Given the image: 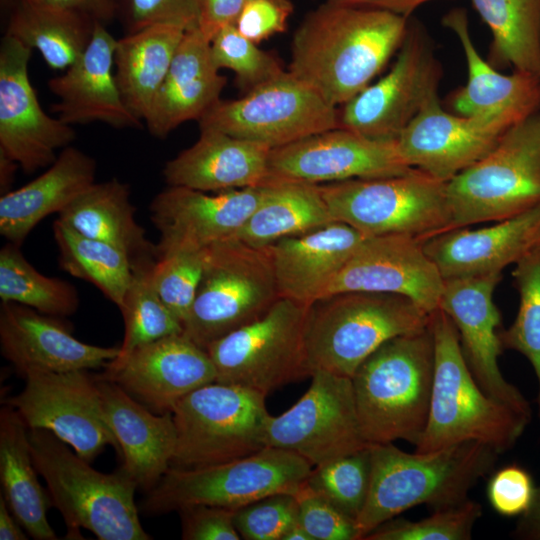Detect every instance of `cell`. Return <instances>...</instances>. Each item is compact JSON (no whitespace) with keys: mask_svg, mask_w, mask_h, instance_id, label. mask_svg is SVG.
<instances>
[{"mask_svg":"<svg viewBox=\"0 0 540 540\" xmlns=\"http://www.w3.org/2000/svg\"><path fill=\"white\" fill-rule=\"evenodd\" d=\"M15 2L16 0H0L2 11L9 13Z\"/></svg>","mask_w":540,"mask_h":540,"instance_id":"obj_60","label":"cell"},{"mask_svg":"<svg viewBox=\"0 0 540 540\" xmlns=\"http://www.w3.org/2000/svg\"><path fill=\"white\" fill-rule=\"evenodd\" d=\"M331 222L334 220L318 184L272 180L267 183L264 199L234 238L264 248Z\"/></svg>","mask_w":540,"mask_h":540,"instance_id":"obj_36","label":"cell"},{"mask_svg":"<svg viewBox=\"0 0 540 540\" xmlns=\"http://www.w3.org/2000/svg\"><path fill=\"white\" fill-rule=\"evenodd\" d=\"M113 2V1H112Z\"/></svg>","mask_w":540,"mask_h":540,"instance_id":"obj_63","label":"cell"},{"mask_svg":"<svg viewBox=\"0 0 540 540\" xmlns=\"http://www.w3.org/2000/svg\"><path fill=\"white\" fill-rule=\"evenodd\" d=\"M512 125L500 117L449 113L436 96L396 141L408 166L448 182L486 156Z\"/></svg>","mask_w":540,"mask_h":540,"instance_id":"obj_21","label":"cell"},{"mask_svg":"<svg viewBox=\"0 0 540 540\" xmlns=\"http://www.w3.org/2000/svg\"><path fill=\"white\" fill-rule=\"evenodd\" d=\"M443 286L444 279L422 241L389 234L366 237L344 264L327 295L345 291L399 294L432 314L439 308Z\"/></svg>","mask_w":540,"mask_h":540,"instance_id":"obj_22","label":"cell"},{"mask_svg":"<svg viewBox=\"0 0 540 540\" xmlns=\"http://www.w3.org/2000/svg\"><path fill=\"white\" fill-rule=\"evenodd\" d=\"M451 229L540 205V111L510 126L482 159L446 183Z\"/></svg>","mask_w":540,"mask_h":540,"instance_id":"obj_7","label":"cell"},{"mask_svg":"<svg viewBox=\"0 0 540 540\" xmlns=\"http://www.w3.org/2000/svg\"><path fill=\"white\" fill-rule=\"evenodd\" d=\"M206 249L177 250L156 257L154 285L169 311L182 324L186 321L201 280Z\"/></svg>","mask_w":540,"mask_h":540,"instance_id":"obj_46","label":"cell"},{"mask_svg":"<svg viewBox=\"0 0 540 540\" xmlns=\"http://www.w3.org/2000/svg\"><path fill=\"white\" fill-rule=\"evenodd\" d=\"M280 294L268 247L236 238L206 248L204 268L183 334L206 350L262 317Z\"/></svg>","mask_w":540,"mask_h":540,"instance_id":"obj_9","label":"cell"},{"mask_svg":"<svg viewBox=\"0 0 540 540\" xmlns=\"http://www.w3.org/2000/svg\"><path fill=\"white\" fill-rule=\"evenodd\" d=\"M532 249H540V232L534 242V245H533V248Z\"/></svg>","mask_w":540,"mask_h":540,"instance_id":"obj_61","label":"cell"},{"mask_svg":"<svg viewBox=\"0 0 540 540\" xmlns=\"http://www.w3.org/2000/svg\"><path fill=\"white\" fill-rule=\"evenodd\" d=\"M409 24L388 11L326 0L296 29L288 71L330 105H344L398 52Z\"/></svg>","mask_w":540,"mask_h":540,"instance_id":"obj_1","label":"cell"},{"mask_svg":"<svg viewBox=\"0 0 540 540\" xmlns=\"http://www.w3.org/2000/svg\"><path fill=\"white\" fill-rule=\"evenodd\" d=\"M519 294V308L514 322L500 331L504 349L524 355L535 372L539 392L540 418V249H531L516 263L512 272Z\"/></svg>","mask_w":540,"mask_h":540,"instance_id":"obj_42","label":"cell"},{"mask_svg":"<svg viewBox=\"0 0 540 540\" xmlns=\"http://www.w3.org/2000/svg\"><path fill=\"white\" fill-rule=\"evenodd\" d=\"M225 85L210 41L198 28L185 31L144 121L148 131L163 139L184 122L199 121L220 100Z\"/></svg>","mask_w":540,"mask_h":540,"instance_id":"obj_31","label":"cell"},{"mask_svg":"<svg viewBox=\"0 0 540 540\" xmlns=\"http://www.w3.org/2000/svg\"><path fill=\"white\" fill-rule=\"evenodd\" d=\"M540 232V205L479 228L450 229L423 242L443 279L502 273L533 248Z\"/></svg>","mask_w":540,"mask_h":540,"instance_id":"obj_27","label":"cell"},{"mask_svg":"<svg viewBox=\"0 0 540 540\" xmlns=\"http://www.w3.org/2000/svg\"><path fill=\"white\" fill-rule=\"evenodd\" d=\"M32 48L4 34L0 43V153L25 173L49 167L76 137L71 125L48 115L29 78Z\"/></svg>","mask_w":540,"mask_h":540,"instance_id":"obj_17","label":"cell"},{"mask_svg":"<svg viewBox=\"0 0 540 540\" xmlns=\"http://www.w3.org/2000/svg\"><path fill=\"white\" fill-rule=\"evenodd\" d=\"M365 238L350 225L334 221L269 245L280 297L309 307L326 296L344 264Z\"/></svg>","mask_w":540,"mask_h":540,"instance_id":"obj_28","label":"cell"},{"mask_svg":"<svg viewBox=\"0 0 540 540\" xmlns=\"http://www.w3.org/2000/svg\"><path fill=\"white\" fill-rule=\"evenodd\" d=\"M512 535L517 539L540 540V486L536 487L532 504L521 515Z\"/></svg>","mask_w":540,"mask_h":540,"instance_id":"obj_56","label":"cell"},{"mask_svg":"<svg viewBox=\"0 0 540 540\" xmlns=\"http://www.w3.org/2000/svg\"><path fill=\"white\" fill-rule=\"evenodd\" d=\"M442 67L431 38L410 22L387 74L339 110V127L373 139L395 140L424 106L438 96Z\"/></svg>","mask_w":540,"mask_h":540,"instance_id":"obj_14","label":"cell"},{"mask_svg":"<svg viewBox=\"0 0 540 540\" xmlns=\"http://www.w3.org/2000/svg\"><path fill=\"white\" fill-rule=\"evenodd\" d=\"M247 0H200L197 28L211 40L225 27L235 25Z\"/></svg>","mask_w":540,"mask_h":540,"instance_id":"obj_53","label":"cell"},{"mask_svg":"<svg viewBox=\"0 0 540 540\" xmlns=\"http://www.w3.org/2000/svg\"><path fill=\"white\" fill-rule=\"evenodd\" d=\"M28 4L80 13L104 24L115 18L112 0H22Z\"/></svg>","mask_w":540,"mask_h":540,"instance_id":"obj_54","label":"cell"},{"mask_svg":"<svg viewBox=\"0 0 540 540\" xmlns=\"http://www.w3.org/2000/svg\"><path fill=\"white\" fill-rule=\"evenodd\" d=\"M0 299L62 318L74 314L79 306L73 284L43 275L26 260L20 245L10 242L0 250Z\"/></svg>","mask_w":540,"mask_h":540,"instance_id":"obj_41","label":"cell"},{"mask_svg":"<svg viewBox=\"0 0 540 540\" xmlns=\"http://www.w3.org/2000/svg\"><path fill=\"white\" fill-rule=\"evenodd\" d=\"M312 468L298 454L270 446L221 464L170 467L147 492L140 510L160 515L198 504L236 510L271 494H296Z\"/></svg>","mask_w":540,"mask_h":540,"instance_id":"obj_10","label":"cell"},{"mask_svg":"<svg viewBox=\"0 0 540 540\" xmlns=\"http://www.w3.org/2000/svg\"><path fill=\"white\" fill-rule=\"evenodd\" d=\"M370 451L369 492L356 520L361 539L414 506L424 504L436 511L464 503L499 455L475 441L429 453L404 452L393 442L370 444Z\"/></svg>","mask_w":540,"mask_h":540,"instance_id":"obj_2","label":"cell"},{"mask_svg":"<svg viewBox=\"0 0 540 540\" xmlns=\"http://www.w3.org/2000/svg\"><path fill=\"white\" fill-rule=\"evenodd\" d=\"M446 183L412 168L318 186L334 221L366 237L401 234L424 242L451 229Z\"/></svg>","mask_w":540,"mask_h":540,"instance_id":"obj_8","label":"cell"},{"mask_svg":"<svg viewBox=\"0 0 540 540\" xmlns=\"http://www.w3.org/2000/svg\"><path fill=\"white\" fill-rule=\"evenodd\" d=\"M185 30L155 24L117 39L115 79L127 108L141 121L148 116Z\"/></svg>","mask_w":540,"mask_h":540,"instance_id":"obj_35","label":"cell"},{"mask_svg":"<svg viewBox=\"0 0 540 540\" xmlns=\"http://www.w3.org/2000/svg\"><path fill=\"white\" fill-rule=\"evenodd\" d=\"M265 145L213 129H200L198 140L166 162L162 174L169 186L204 192L263 186L269 181Z\"/></svg>","mask_w":540,"mask_h":540,"instance_id":"obj_29","label":"cell"},{"mask_svg":"<svg viewBox=\"0 0 540 540\" xmlns=\"http://www.w3.org/2000/svg\"><path fill=\"white\" fill-rule=\"evenodd\" d=\"M411 169L396 139H373L340 127L271 149L269 155V181L322 184L394 176Z\"/></svg>","mask_w":540,"mask_h":540,"instance_id":"obj_18","label":"cell"},{"mask_svg":"<svg viewBox=\"0 0 540 540\" xmlns=\"http://www.w3.org/2000/svg\"><path fill=\"white\" fill-rule=\"evenodd\" d=\"M33 463L28 427L17 411L4 404L0 410V482L3 497L21 526L37 540H55L48 522L52 505Z\"/></svg>","mask_w":540,"mask_h":540,"instance_id":"obj_33","label":"cell"},{"mask_svg":"<svg viewBox=\"0 0 540 540\" xmlns=\"http://www.w3.org/2000/svg\"><path fill=\"white\" fill-rule=\"evenodd\" d=\"M29 535L9 509L3 495H0V539L26 540Z\"/></svg>","mask_w":540,"mask_h":540,"instance_id":"obj_57","label":"cell"},{"mask_svg":"<svg viewBox=\"0 0 540 540\" xmlns=\"http://www.w3.org/2000/svg\"><path fill=\"white\" fill-rule=\"evenodd\" d=\"M184 540H239L233 521L234 510L198 504L178 511Z\"/></svg>","mask_w":540,"mask_h":540,"instance_id":"obj_51","label":"cell"},{"mask_svg":"<svg viewBox=\"0 0 540 540\" xmlns=\"http://www.w3.org/2000/svg\"><path fill=\"white\" fill-rule=\"evenodd\" d=\"M370 476L369 445L354 453L315 466L304 484L356 521L367 500Z\"/></svg>","mask_w":540,"mask_h":540,"instance_id":"obj_43","label":"cell"},{"mask_svg":"<svg viewBox=\"0 0 540 540\" xmlns=\"http://www.w3.org/2000/svg\"><path fill=\"white\" fill-rule=\"evenodd\" d=\"M18 167L19 165L15 161L0 153V188L2 194L11 191L10 186Z\"/></svg>","mask_w":540,"mask_h":540,"instance_id":"obj_58","label":"cell"},{"mask_svg":"<svg viewBox=\"0 0 540 540\" xmlns=\"http://www.w3.org/2000/svg\"><path fill=\"white\" fill-rule=\"evenodd\" d=\"M266 395L234 384L212 382L173 408L177 443L170 467L199 468L249 456L264 447L270 415Z\"/></svg>","mask_w":540,"mask_h":540,"instance_id":"obj_11","label":"cell"},{"mask_svg":"<svg viewBox=\"0 0 540 540\" xmlns=\"http://www.w3.org/2000/svg\"><path fill=\"white\" fill-rule=\"evenodd\" d=\"M213 129L270 149L339 127V109L289 71L247 92L213 105L200 119Z\"/></svg>","mask_w":540,"mask_h":540,"instance_id":"obj_13","label":"cell"},{"mask_svg":"<svg viewBox=\"0 0 540 540\" xmlns=\"http://www.w3.org/2000/svg\"><path fill=\"white\" fill-rule=\"evenodd\" d=\"M216 376L208 352L183 332L146 344L97 375L157 414L172 412L182 398L215 382Z\"/></svg>","mask_w":540,"mask_h":540,"instance_id":"obj_23","label":"cell"},{"mask_svg":"<svg viewBox=\"0 0 540 540\" xmlns=\"http://www.w3.org/2000/svg\"><path fill=\"white\" fill-rule=\"evenodd\" d=\"M272 1H276L278 3H283V4H291V0H272Z\"/></svg>","mask_w":540,"mask_h":540,"instance_id":"obj_62","label":"cell"},{"mask_svg":"<svg viewBox=\"0 0 540 540\" xmlns=\"http://www.w3.org/2000/svg\"><path fill=\"white\" fill-rule=\"evenodd\" d=\"M306 393L287 411L269 415L265 446L291 451L318 466L366 448L352 379L324 370L311 375Z\"/></svg>","mask_w":540,"mask_h":540,"instance_id":"obj_15","label":"cell"},{"mask_svg":"<svg viewBox=\"0 0 540 540\" xmlns=\"http://www.w3.org/2000/svg\"><path fill=\"white\" fill-rule=\"evenodd\" d=\"M155 262V256L131 260L132 277L119 308L124 321V338L119 355L106 365H118L134 350L183 332L182 324L157 293L153 280Z\"/></svg>","mask_w":540,"mask_h":540,"instance_id":"obj_40","label":"cell"},{"mask_svg":"<svg viewBox=\"0 0 540 540\" xmlns=\"http://www.w3.org/2000/svg\"><path fill=\"white\" fill-rule=\"evenodd\" d=\"M96 161L71 145L38 177L0 197V234L21 245L47 216L62 212L95 183Z\"/></svg>","mask_w":540,"mask_h":540,"instance_id":"obj_32","label":"cell"},{"mask_svg":"<svg viewBox=\"0 0 540 540\" xmlns=\"http://www.w3.org/2000/svg\"><path fill=\"white\" fill-rule=\"evenodd\" d=\"M281 540H312L299 521L294 523L283 535Z\"/></svg>","mask_w":540,"mask_h":540,"instance_id":"obj_59","label":"cell"},{"mask_svg":"<svg viewBox=\"0 0 540 540\" xmlns=\"http://www.w3.org/2000/svg\"><path fill=\"white\" fill-rule=\"evenodd\" d=\"M308 307L279 298L259 319L214 341L207 348L216 382L267 395L311 377L306 350Z\"/></svg>","mask_w":540,"mask_h":540,"instance_id":"obj_12","label":"cell"},{"mask_svg":"<svg viewBox=\"0 0 540 540\" xmlns=\"http://www.w3.org/2000/svg\"><path fill=\"white\" fill-rule=\"evenodd\" d=\"M61 318L21 304L1 302V353L19 375L104 367L119 355L120 346L103 347L78 340L72 327Z\"/></svg>","mask_w":540,"mask_h":540,"instance_id":"obj_24","label":"cell"},{"mask_svg":"<svg viewBox=\"0 0 540 540\" xmlns=\"http://www.w3.org/2000/svg\"><path fill=\"white\" fill-rule=\"evenodd\" d=\"M267 192L258 187L208 192L169 186L149 206L152 223L159 231L156 257L177 250H201L234 238Z\"/></svg>","mask_w":540,"mask_h":540,"instance_id":"obj_20","label":"cell"},{"mask_svg":"<svg viewBox=\"0 0 540 540\" xmlns=\"http://www.w3.org/2000/svg\"><path fill=\"white\" fill-rule=\"evenodd\" d=\"M492 34L489 63L540 78V0H471Z\"/></svg>","mask_w":540,"mask_h":540,"instance_id":"obj_38","label":"cell"},{"mask_svg":"<svg viewBox=\"0 0 540 540\" xmlns=\"http://www.w3.org/2000/svg\"><path fill=\"white\" fill-rule=\"evenodd\" d=\"M106 421L119 446L122 470L146 493L170 468L177 431L171 412L157 414L113 381L95 375Z\"/></svg>","mask_w":540,"mask_h":540,"instance_id":"obj_26","label":"cell"},{"mask_svg":"<svg viewBox=\"0 0 540 540\" xmlns=\"http://www.w3.org/2000/svg\"><path fill=\"white\" fill-rule=\"evenodd\" d=\"M52 231L60 268L93 284L120 308L132 277L128 254L109 243L78 233L59 219L54 221Z\"/></svg>","mask_w":540,"mask_h":540,"instance_id":"obj_39","label":"cell"},{"mask_svg":"<svg viewBox=\"0 0 540 540\" xmlns=\"http://www.w3.org/2000/svg\"><path fill=\"white\" fill-rule=\"evenodd\" d=\"M501 279L502 273L444 279L439 309L454 323L466 363L482 390L531 417L529 402L504 378L498 365L504 348L499 331L501 314L493 293Z\"/></svg>","mask_w":540,"mask_h":540,"instance_id":"obj_19","label":"cell"},{"mask_svg":"<svg viewBox=\"0 0 540 540\" xmlns=\"http://www.w3.org/2000/svg\"><path fill=\"white\" fill-rule=\"evenodd\" d=\"M388 11L409 18L419 7L436 0H330Z\"/></svg>","mask_w":540,"mask_h":540,"instance_id":"obj_55","label":"cell"},{"mask_svg":"<svg viewBox=\"0 0 540 540\" xmlns=\"http://www.w3.org/2000/svg\"><path fill=\"white\" fill-rule=\"evenodd\" d=\"M233 521L241 539L281 540L298 521L296 494L275 493L234 510Z\"/></svg>","mask_w":540,"mask_h":540,"instance_id":"obj_47","label":"cell"},{"mask_svg":"<svg viewBox=\"0 0 540 540\" xmlns=\"http://www.w3.org/2000/svg\"><path fill=\"white\" fill-rule=\"evenodd\" d=\"M430 315L410 298L393 293L345 291L308 307L306 350L312 373L352 378L383 343L428 327Z\"/></svg>","mask_w":540,"mask_h":540,"instance_id":"obj_6","label":"cell"},{"mask_svg":"<svg viewBox=\"0 0 540 540\" xmlns=\"http://www.w3.org/2000/svg\"><path fill=\"white\" fill-rule=\"evenodd\" d=\"M23 390L3 401L13 407L29 429H45L92 462L118 442L102 408L95 376L87 370L30 371Z\"/></svg>","mask_w":540,"mask_h":540,"instance_id":"obj_16","label":"cell"},{"mask_svg":"<svg viewBox=\"0 0 540 540\" xmlns=\"http://www.w3.org/2000/svg\"><path fill=\"white\" fill-rule=\"evenodd\" d=\"M210 46L215 66L232 70L238 86L246 93L285 72L274 56L245 38L235 25L222 29Z\"/></svg>","mask_w":540,"mask_h":540,"instance_id":"obj_45","label":"cell"},{"mask_svg":"<svg viewBox=\"0 0 540 540\" xmlns=\"http://www.w3.org/2000/svg\"><path fill=\"white\" fill-rule=\"evenodd\" d=\"M89 16L16 0L5 34L36 49L53 70L71 66L88 46L95 25Z\"/></svg>","mask_w":540,"mask_h":540,"instance_id":"obj_37","label":"cell"},{"mask_svg":"<svg viewBox=\"0 0 540 540\" xmlns=\"http://www.w3.org/2000/svg\"><path fill=\"white\" fill-rule=\"evenodd\" d=\"M125 34L155 24L197 28L200 0H112Z\"/></svg>","mask_w":540,"mask_h":540,"instance_id":"obj_48","label":"cell"},{"mask_svg":"<svg viewBox=\"0 0 540 540\" xmlns=\"http://www.w3.org/2000/svg\"><path fill=\"white\" fill-rule=\"evenodd\" d=\"M482 514L481 505L468 499L464 503L436 510L418 521L390 519L365 536V540H469Z\"/></svg>","mask_w":540,"mask_h":540,"instance_id":"obj_44","label":"cell"},{"mask_svg":"<svg viewBox=\"0 0 540 540\" xmlns=\"http://www.w3.org/2000/svg\"><path fill=\"white\" fill-rule=\"evenodd\" d=\"M296 497L298 521L312 540L361 539L354 519L343 514L305 484L296 493Z\"/></svg>","mask_w":540,"mask_h":540,"instance_id":"obj_49","label":"cell"},{"mask_svg":"<svg viewBox=\"0 0 540 540\" xmlns=\"http://www.w3.org/2000/svg\"><path fill=\"white\" fill-rule=\"evenodd\" d=\"M293 5L272 0H247L236 20L237 30L258 44L270 36L284 32Z\"/></svg>","mask_w":540,"mask_h":540,"instance_id":"obj_52","label":"cell"},{"mask_svg":"<svg viewBox=\"0 0 540 540\" xmlns=\"http://www.w3.org/2000/svg\"><path fill=\"white\" fill-rule=\"evenodd\" d=\"M535 490L527 470L518 465H508L490 476L486 494L495 512L514 517L523 515L530 508Z\"/></svg>","mask_w":540,"mask_h":540,"instance_id":"obj_50","label":"cell"},{"mask_svg":"<svg viewBox=\"0 0 540 540\" xmlns=\"http://www.w3.org/2000/svg\"><path fill=\"white\" fill-rule=\"evenodd\" d=\"M58 219L86 237L123 250L131 260L156 256V245L135 218L129 185L117 178L92 184L58 214Z\"/></svg>","mask_w":540,"mask_h":540,"instance_id":"obj_34","label":"cell"},{"mask_svg":"<svg viewBox=\"0 0 540 540\" xmlns=\"http://www.w3.org/2000/svg\"><path fill=\"white\" fill-rule=\"evenodd\" d=\"M33 463L45 480L52 506L66 525V539H83L81 529L100 540H149L139 518L136 483L122 470L102 473L45 429H29Z\"/></svg>","mask_w":540,"mask_h":540,"instance_id":"obj_5","label":"cell"},{"mask_svg":"<svg viewBox=\"0 0 540 540\" xmlns=\"http://www.w3.org/2000/svg\"><path fill=\"white\" fill-rule=\"evenodd\" d=\"M459 40L467 64V82L451 98L456 114L500 117L512 124L539 111L540 78L515 71L500 73L477 51L466 10L454 8L442 19Z\"/></svg>","mask_w":540,"mask_h":540,"instance_id":"obj_30","label":"cell"},{"mask_svg":"<svg viewBox=\"0 0 540 540\" xmlns=\"http://www.w3.org/2000/svg\"><path fill=\"white\" fill-rule=\"evenodd\" d=\"M434 340V378L427 425L418 453L475 441L499 454L511 449L531 417L486 394L472 375L458 331L441 309L430 315Z\"/></svg>","mask_w":540,"mask_h":540,"instance_id":"obj_3","label":"cell"},{"mask_svg":"<svg viewBox=\"0 0 540 540\" xmlns=\"http://www.w3.org/2000/svg\"><path fill=\"white\" fill-rule=\"evenodd\" d=\"M117 39L96 21L91 40L65 73L48 81L58 98L53 113L69 125L103 122L114 128L142 127L125 105L113 73Z\"/></svg>","mask_w":540,"mask_h":540,"instance_id":"obj_25","label":"cell"},{"mask_svg":"<svg viewBox=\"0 0 540 540\" xmlns=\"http://www.w3.org/2000/svg\"><path fill=\"white\" fill-rule=\"evenodd\" d=\"M434 360L429 322L421 331L386 341L359 366L351 379L369 444L418 443L429 416Z\"/></svg>","mask_w":540,"mask_h":540,"instance_id":"obj_4","label":"cell"}]
</instances>
